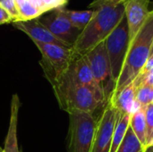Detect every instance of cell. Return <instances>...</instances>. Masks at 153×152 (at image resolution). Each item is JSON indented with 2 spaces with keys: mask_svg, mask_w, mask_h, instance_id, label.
Instances as JSON below:
<instances>
[{
  "mask_svg": "<svg viewBox=\"0 0 153 152\" xmlns=\"http://www.w3.org/2000/svg\"><path fill=\"white\" fill-rule=\"evenodd\" d=\"M89 8L94 10V14L72 47L74 56H84L105 41L125 15V4L121 1L94 0Z\"/></svg>",
  "mask_w": 153,
  "mask_h": 152,
  "instance_id": "1",
  "label": "cell"
},
{
  "mask_svg": "<svg viewBox=\"0 0 153 152\" xmlns=\"http://www.w3.org/2000/svg\"><path fill=\"white\" fill-rule=\"evenodd\" d=\"M152 42L153 10H152L145 23L129 44L120 76L112 93L119 92L138 77L151 56Z\"/></svg>",
  "mask_w": 153,
  "mask_h": 152,
  "instance_id": "2",
  "label": "cell"
},
{
  "mask_svg": "<svg viewBox=\"0 0 153 152\" xmlns=\"http://www.w3.org/2000/svg\"><path fill=\"white\" fill-rule=\"evenodd\" d=\"M59 108L68 115L84 112L94 115L98 109L104 108L108 99L101 90L82 84H64L52 88Z\"/></svg>",
  "mask_w": 153,
  "mask_h": 152,
  "instance_id": "3",
  "label": "cell"
},
{
  "mask_svg": "<svg viewBox=\"0 0 153 152\" xmlns=\"http://www.w3.org/2000/svg\"><path fill=\"white\" fill-rule=\"evenodd\" d=\"M96 125L94 115L84 112L69 114L66 142L68 152H91Z\"/></svg>",
  "mask_w": 153,
  "mask_h": 152,
  "instance_id": "4",
  "label": "cell"
},
{
  "mask_svg": "<svg viewBox=\"0 0 153 152\" xmlns=\"http://www.w3.org/2000/svg\"><path fill=\"white\" fill-rule=\"evenodd\" d=\"M33 42L41 53L39 65L44 76L52 86L71 64L74 58L72 48L56 44Z\"/></svg>",
  "mask_w": 153,
  "mask_h": 152,
  "instance_id": "5",
  "label": "cell"
},
{
  "mask_svg": "<svg viewBox=\"0 0 153 152\" xmlns=\"http://www.w3.org/2000/svg\"><path fill=\"white\" fill-rule=\"evenodd\" d=\"M105 44L110 63L111 77L116 86L129 47V30L126 14L106 39Z\"/></svg>",
  "mask_w": 153,
  "mask_h": 152,
  "instance_id": "6",
  "label": "cell"
},
{
  "mask_svg": "<svg viewBox=\"0 0 153 152\" xmlns=\"http://www.w3.org/2000/svg\"><path fill=\"white\" fill-rule=\"evenodd\" d=\"M89 62L95 81L102 89L108 101L115 89L105 41L100 43L84 55Z\"/></svg>",
  "mask_w": 153,
  "mask_h": 152,
  "instance_id": "7",
  "label": "cell"
},
{
  "mask_svg": "<svg viewBox=\"0 0 153 152\" xmlns=\"http://www.w3.org/2000/svg\"><path fill=\"white\" fill-rule=\"evenodd\" d=\"M51 13L41 15L39 21L61 42L72 48L78 39L82 30L73 25L69 20L60 13L58 9L50 11Z\"/></svg>",
  "mask_w": 153,
  "mask_h": 152,
  "instance_id": "8",
  "label": "cell"
},
{
  "mask_svg": "<svg viewBox=\"0 0 153 152\" xmlns=\"http://www.w3.org/2000/svg\"><path fill=\"white\" fill-rule=\"evenodd\" d=\"M117 118V111L108 102L101 115L97 119L91 152H110L112 135Z\"/></svg>",
  "mask_w": 153,
  "mask_h": 152,
  "instance_id": "9",
  "label": "cell"
},
{
  "mask_svg": "<svg viewBox=\"0 0 153 152\" xmlns=\"http://www.w3.org/2000/svg\"><path fill=\"white\" fill-rule=\"evenodd\" d=\"M64 84H82L102 90L93 77L85 56H74L68 68L52 85V88Z\"/></svg>",
  "mask_w": 153,
  "mask_h": 152,
  "instance_id": "10",
  "label": "cell"
},
{
  "mask_svg": "<svg viewBox=\"0 0 153 152\" xmlns=\"http://www.w3.org/2000/svg\"><path fill=\"white\" fill-rule=\"evenodd\" d=\"M125 14L129 30V44L145 23L150 12V0H125Z\"/></svg>",
  "mask_w": 153,
  "mask_h": 152,
  "instance_id": "11",
  "label": "cell"
},
{
  "mask_svg": "<svg viewBox=\"0 0 153 152\" xmlns=\"http://www.w3.org/2000/svg\"><path fill=\"white\" fill-rule=\"evenodd\" d=\"M140 81L136 78L132 83L117 93H112L108 101L119 114L132 115L140 108L136 102V93Z\"/></svg>",
  "mask_w": 153,
  "mask_h": 152,
  "instance_id": "12",
  "label": "cell"
},
{
  "mask_svg": "<svg viewBox=\"0 0 153 152\" xmlns=\"http://www.w3.org/2000/svg\"><path fill=\"white\" fill-rule=\"evenodd\" d=\"M14 28L26 33L32 41H38L46 44H56L58 46L66 47L63 42L57 39L39 21V19H33L29 21H19L13 22ZM70 48V47H69Z\"/></svg>",
  "mask_w": 153,
  "mask_h": 152,
  "instance_id": "13",
  "label": "cell"
},
{
  "mask_svg": "<svg viewBox=\"0 0 153 152\" xmlns=\"http://www.w3.org/2000/svg\"><path fill=\"white\" fill-rule=\"evenodd\" d=\"M22 104L17 94H13L11 99V112L8 132L4 140V152H20L17 139V125L19 109Z\"/></svg>",
  "mask_w": 153,
  "mask_h": 152,
  "instance_id": "14",
  "label": "cell"
},
{
  "mask_svg": "<svg viewBox=\"0 0 153 152\" xmlns=\"http://www.w3.org/2000/svg\"><path fill=\"white\" fill-rule=\"evenodd\" d=\"M130 116L131 115L129 114H119L117 112V118L112 135L110 152H117L121 144L130 125Z\"/></svg>",
  "mask_w": 153,
  "mask_h": 152,
  "instance_id": "15",
  "label": "cell"
},
{
  "mask_svg": "<svg viewBox=\"0 0 153 152\" xmlns=\"http://www.w3.org/2000/svg\"><path fill=\"white\" fill-rule=\"evenodd\" d=\"M62 14H64L69 22L74 25L76 28L82 30L87 26V24L90 22L91 18L94 14V10H85V11H74V10H69L65 7L57 8Z\"/></svg>",
  "mask_w": 153,
  "mask_h": 152,
  "instance_id": "16",
  "label": "cell"
},
{
  "mask_svg": "<svg viewBox=\"0 0 153 152\" xmlns=\"http://www.w3.org/2000/svg\"><path fill=\"white\" fill-rule=\"evenodd\" d=\"M130 127L140 141L142 145L146 147V121L144 108H138L130 116Z\"/></svg>",
  "mask_w": 153,
  "mask_h": 152,
  "instance_id": "17",
  "label": "cell"
},
{
  "mask_svg": "<svg viewBox=\"0 0 153 152\" xmlns=\"http://www.w3.org/2000/svg\"><path fill=\"white\" fill-rule=\"evenodd\" d=\"M143 150L144 147L137 139L129 125L127 132L117 152H142L143 151Z\"/></svg>",
  "mask_w": 153,
  "mask_h": 152,
  "instance_id": "18",
  "label": "cell"
},
{
  "mask_svg": "<svg viewBox=\"0 0 153 152\" xmlns=\"http://www.w3.org/2000/svg\"><path fill=\"white\" fill-rule=\"evenodd\" d=\"M17 4L21 21H29L40 17L43 13L40 10L35 7L30 1L28 0H15Z\"/></svg>",
  "mask_w": 153,
  "mask_h": 152,
  "instance_id": "19",
  "label": "cell"
},
{
  "mask_svg": "<svg viewBox=\"0 0 153 152\" xmlns=\"http://www.w3.org/2000/svg\"><path fill=\"white\" fill-rule=\"evenodd\" d=\"M152 98L153 86L146 83H141L138 86L136 93V102L138 107L141 108H145L152 104Z\"/></svg>",
  "mask_w": 153,
  "mask_h": 152,
  "instance_id": "20",
  "label": "cell"
},
{
  "mask_svg": "<svg viewBox=\"0 0 153 152\" xmlns=\"http://www.w3.org/2000/svg\"><path fill=\"white\" fill-rule=\"evenodd\" d=\"M144 113L146 121V147H149L153 145V106L152 104L144 108Z\"/></svg>",
  "mask_w": 153,
  "mask_h": 152,
  "instance_id": "21",
  "label": "cell"
},
{
  "mask_svg": "<svg viewBox=\"0 0 153 152\" xmlns=\"http://www.w3.org/2000/svg\"><path fill=\"white\" fill-rule=\"evenodd\" d=\"M0 5L11 15L13 22L21 21L20 13L15 0H0Z\"/></svg>",
  "mask_w": 153,
  "mask_h": 152,
  "instance_id": "22",
  "label": "cell"
},
{
  "mask_svg": "<svg viewBox=\"0 0 153 152\" xmlns=\"http://www.w3.org/2000/svg\"><path fill=\"white\" fill-rule=\"evenodd\" d=\"M46 11H52L60 7H65L67 3V0H42Z\"/></svg>",
  "mask_w": 153,
  "mask_h": 152,
  "instance_id": "23",
  "label": "cell"
},
{
  "mask_svg": "<svg viewBox=\"0 0 153 152\" xmlns=\"http://www.w3.org/2000/svg\"><path fill=\"white\" fill-rule=\"evenodd\" d=\"M137 78L140 81V84L141 83H146V84L153 86V70L151 71L150 73H148L147 74H144V75L139 74Z\"/></svg>",
  "mask_w": 153,
  "mask_h": 152,
  "instance_id": "24",
  "label": "cell"
},
{
  "mask_svg": "<svg viewBox=\"0 0 153 152\" xmlns=\"http://www.w3.org/2000/svg\"><path fill=\"white\" fill-rule=\"evenodd\" d=\"M13 22V19L11 15L0 5V24Z\"/></svg>",
  "mask_w": 153,
  "mask_h": 152,
  "instance_id": "25",
  "label": "cell"
},
{
  "mask_svg": "<svg viewBox=\"0 0 153 152\" xmlns=\"http://www.w3.org/2000/svg\"><path fill=\"white\" fill-rule=\"evenodd\" d=\"M153 70V54L152 56H150V57L148 58L145 65L143 66V70L141 71L140 74L142 75H144V74H147L148 73H150L151 71Z\"/></svg>",
  "mask_w": 153,
  "mask_h": 152,
  "instance_id": "26",
  "label": "cell"
},
{
  "mask_svg": "<svg viewBox=\"0 0 153 152\" xmlns=\"http://www.w3.org/2000/svg\"><path fill=\"white\" fill-rule=\"evenodd\" d=\"M143 152H153V145L152 146L146 147V148L143 150Z\"/></svg>",
  "mask_w": 153,
  "mask_h": 152,
  "instance_id": "27",
  "label": "cell"
},
{
  "mask_svg": "<svg viewBox=\"0 0 153 152\" xmlns=\"http://www.w3.org/2000/svg\"><path fill=\"white\" fill-rule=\"evenodd\" d=\"M153 54V42H152V49H151V56Z\"/></svg>",
  "mask_w": 153,
  "mask_h": 152,
  "instance_id": "28",
  "label": "cell"
},
{
  "mask_svg": "<svg viewBox=\"0 0 153 152\" xmlns=\"http://www.w3.org/2000/svg\"><path fill=\"white\" fill-rule=\"evenodd\" d=\"M0 152H4V150H3V148H1V147H0Z\"/></svg>",
  "mask_w": 153,
  "mask_h": 152,
  "instance_id": "29",
  "label": "cell"
},
{
  "mask_svg": "<svg viewBox=\"0 0 153 152\" xmlns=\"http://www.w3.org/2000/svg\"><path fill=\"white\" fill-rule=\"evenodd\" d=\"M116 1H121V2H125V0H116Z\"/></svg>",
  "mask_w": 153,
  "mask_h": 152,
  "instance_id": "30",
  "label": "cell"
},
{
  "mask_svg": "<svg viewBox=\"0 0 153 152\" xmlns=\"http://www.w3.org/2000/svg\"><path fill=\"white\" fill-rule=\"evenodd\" d=\"M152 105L153 106V98H152Z\"/></svg>",
  "mask_w": 153,
  "mask_h": 152,
  "instance_id": "31",
  "label": "cell"
},
{
  "mask_svg": "<svg viewBox=\"0 0 153 152\" xmlns=\"http://www.w3.org/2000/svg\"><path fill=\"white\" fill-rule=\"evenodd\" d=\"M142 152H143V151H142Z\"/></svg>",
  "mask_w": 153,
  "mask_h": 152,
  "instance_id": "32",
  "label": "cell"
}]
</instances>
